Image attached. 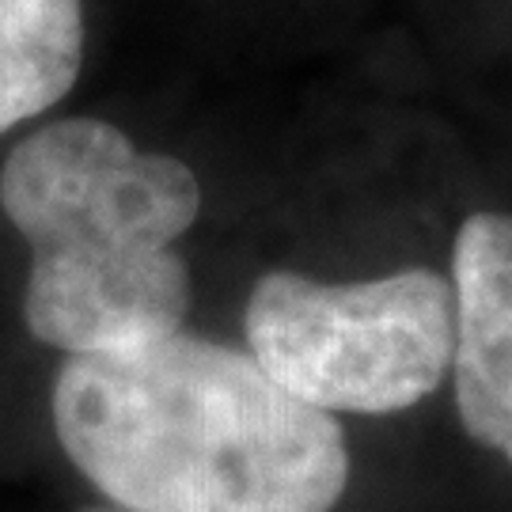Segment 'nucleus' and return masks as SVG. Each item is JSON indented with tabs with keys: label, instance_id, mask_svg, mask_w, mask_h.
<instances>
[{
	"label": "nucleus",
	"instance_id": "1",
	"mask_svg": "<svg viewBox=\"0 0 512 512\" xmlns=\"http://www.w3.org/2000/svg\"><path fill=\"white\" fill-rule=\"evenodd\" d=\"M50 414L76 471L129 512H334L349 482L334 414L186 330L73 353Z\"/></svg>",
	"mask_w": 512,
	"mask_h": 512
},
{
	"label": "nucleus",
	"instance_id": "2",
	"mask_svg": "<svg viewBox=\"0 0 512 512\" xmlns=\"http://www.w3.org/2000/svg\"><path fill=\"white\" fill-rule=\"evenodd\" d=\"M0 205L31 247L23 323L73 353L183 330L190 270L175 243L202 213L198 175L99 118L27 133L0 167Z\"/></svg>",
	"mask_w": 512,
	"mask_h": 512
},
{
	"label": "nucleus",
	"instance_id": "3",
	"mask_svg": "<svg viewBox=\"0 0 512 512\" xmlns=\"http://www.w3.org/2000/svg\"><path fill=\"white\" fill-rule=\"evenodd\" d=\"M247 353L293 399L323 414H399L452 365V281L406 266L372 281L270 270L243 311Z\"/></svg>",
	"mask_w": 512,
	"mask_h": 512
},
{
	"label": "nucleus",
	"instance_id": "4",
	"mask_svg": "<svg viewBox=\"0 0 512 512\" xmlns=\"http://www.w3.org/2000/svg\"><path fill=\"white\" fill-rule=\"evenodd\" d=\"M448 281L459 421L512 463V213H471L459 224Z\"/></svg>",
	"mask_w": 512,
	"mask_h": 512
},
{
	"label": "nucleus",
	"instance_id": "5",
	"mask_svg": "<svg viewBox=\"0 0 512 512\" xmlns=\"http://www.w3.org/2000/svg\"><path fill=\"white\" fill-rule=\"evenodd\" d=\"M84 65V0H0V133L73 92Z\"/></svg>",
	"mask_w": 512,
	"mask_h": 512
},
{
	"label": "nucleus",
	"instance_id": "6",
	"mask_svg": "<svg viewBox=\"0 0 512 512\" xmlns=\"http://www.w3.org/2000/svg\"><path fill=\"white\" fill-rule=\"evenodd\" d=\"M95 512H129V509H95Z\"/></svg>",
	"mask_w": 512,
	"mask_h": 512
}]
</instances>
